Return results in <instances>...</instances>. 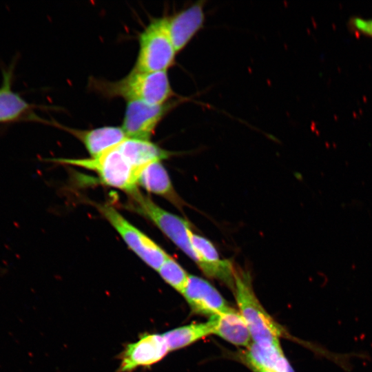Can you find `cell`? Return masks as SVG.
Segmentation results:
<instances>
[{
    "label": "cell",
    "instance_id": "obj_1",
    "mask_svg": "<svg viewBox=\"0 0 372 372\" xmlns=\"http://www.w3.org/2000/svg\"><path fill=\"white\" fill-rule=\"evenodd\" d=\"M90 87L108 99L120 97L127 101H137L160 105L175 96L167 71L141 72L132 70L115 81L91 79Z\"/></svg>",
    "mask_w": 372,
    "mask_h": 372
},
{
    "label": "cell",
    "instance_id": "obj_2",
    "mask_svg": "<svg viewBox=\"0 0 372 372\" xmlns=\"http://www.w3.org/2000/svg\"><path fill=\"white\" fill-rule=\"evenodd\" d=\"M234 289L239 312L248 327L253 342L262 344H280L279 338L283 329L258 300L250 275L244 271L235 270Z\"/></svg>",
    "mask_w": 372,
    "mask_h": 372
},
{
    "label": "cell",
    "instance_id": "obj_3",
    "mask_svg": "<svg viewBox=\"0 0 372 372\" xmlns=\"http://www.w3.org/2000/svg\"><path fill=\"white\" fill-rule=\"evenodd\" d=\"M48 162L81 167L96 172L101 181L128 195L137 191V171L130 165L118 146L97 157L87 158H46Z\"/></svg>",
    "mask_w": 372,
    "mask_h": 372
},
{
    "label": "cell",
    "instance_id": "obj_4",
    "mask_svg": "<svg viewBox=\"0 0 372 372\" xmlns=\"http://www.w3.org/2000/svg\"><path fill=\"white\" fill-rule=\"evenodd\" d=\"M138 40L139 49L133 70L167 71L174 64L177 52L169 34L166 17L153 19L141 32Z\"/></svg>",
    "mask_w": 372,
    "mask_h": 372
},
{
    "label": "cell",
    "instance_id": "obj_5",
    "mask_svg": "<svg viewBox=\"0 0 372 372\" xmlns=\"http://www.w3.org/2000/svg\"><path fill=\"white\" fill-rule=\"evenodd\" d=\"M129 196L127 209L152 221L179 249L199 265V258L190 242L189 233L192 227L188 220L163 209L138 189Z\"/></svg>",
    "mask_w": 372,
    "mask_h": 372
},
{
    "label": "cell",
    "instance_id": "obj_6",
    "mask_svg": "<svg viewBox=\"0 0 372 372\" xmlns=\"http://www.w3.org/2000/svg\"><path fill=\"white\" fill-rule=\"evenodd\" d=\"M98 210L145 263L158 271L169 256L160 246L128 222L110 205H98Z\"/></svg>",
    "mask_w": 372,
    "mask_h": 372
},
{
    "label": "cell",
    "instance_id": "obj_7",
    "mask_svg": "<svg viewBox=\"0 0 372 372\" xmlns=\"http://www.w3.org/2000/svg\"><path fill=\"white\" fill-rule=\"evenodd\" d=\"M178 103L180 100H170L160 105L127 101L121 127L127 138L150 141L163 118Z\"/></svg>",
    "mask_w": 372,
    "mask_h": 372
},
{
    "label": "cell",
    "instance_id": "obj_8",
    "mask_svg": "<svg viewBox=\"0 0 372 372\" xmlns=\"http://www.w3.org/2000/svg\"><path fill=\"white\" fill-rule=\"evenodd\" d=\"M17 59L2 70L0 85V124L19 122H39L50 124L51 121L39 117L34 109L36 105L28 103L21 95L12 90Z\"/></svg>",
    "mask_w": 372,
    "mask_h": 372
},
{
    "label": "cell",
    "instance_id": "obj_9",
    "mask_svg": "<svg viewBox=\"0 0 372 372\" xmlns=\"http://www.w3.org/2000/svg\"><path fill=\"white\" fill-rule=\"evenodd\" d=\"M169 352L163 334L144 333L134 342L127 344L120 355L118 372H132L140 367H149Z\"/></svg>",
    "mask_w": 372,
    "mask_h": 372
},
{
    "label": "cell",
    "instance_id": "obj_10",
    "mask_svg": "<svg viewBox=\"0 0 372 372\" xmlns=\"http://www.w3.org/2000/svg\"><path fill=\"white\" fill-rule=\"evenodd\" d=\"M183 295L196 314L211 318L230 309L218 291L208 281L197 276L189 275Z\"/></svg>",
    "mask_w": 372,
    "mask_h": 372
},
{
    "label": "cell",
    "instance_id": "obj_11",
    "mask_svg": "<svg viewBox=\"0 0 372 372\" xmlns=\"http://www.w3.org/2000/svg\"><path fill=\"white\" fill-rule=\"evenodd\" d=\"M199 1L167 18V26L176 52H180L202 28L205 21L204 5Z\"/></svg>",
    "mask_w": 372,
    "mask_h": 372
},
{
    "label": "cell",
    "instance_id": "obj_12",
    "mask_svg": "<svg viewBox=\"0 0 372 372\" xmlns=\"http://www.w3.org/2000/svg\"><path fill=\"white\" fill-rule=\"evenodd\" d=\"M52 125L68 132L80 141L93 158L116 147L127 138L121 126H103L90 130H79L65 127L55 122H52Z\"/></svg>",
    "mask_w": 372,
    "mask_h": 372
},
{
    "label": "cell",
    "instance_id": "obj_13",
    "mask_svg": "<svg viewBox=\"0 0 372 372\" xmlns=\"http://www.w3.org/2000/svg\"><path fill=\"white\" fill-rule=\"evenodd\" d=\"M136 180L137 186L163 197L183 210L185 202L175 191L169 174L161 161L150 163L138 169Z\"/></svg>",
    "mask_w": 372,
    "mask_h": 372
},
{
    "label": "cell",
    "instance_id": "obj_14",
    "mask_svg": "<svg viewBox=\"0 0 372 372\" xmlns=\"http://www.w3.org/2000/svg\"><path fill=\"white\" fill-rule=\"evenodd\" d=\"M209 320L213 324V334L234 345L248 347L253 341L244 318L232 308Z\"/></svg>",
    "mask_w": 372,
    "mask_h": 372
},
{
    "label": "cell",
    "instance_id": "obj_15",
    "mask_svg": "<svg viewBox=\"0 0 372 372\" xmlns=\"http://www.w3.org/2000/svg\"><path fill=\"white\" fill-rule=\"evenodd\" d=\"M245 359L255 372H284L289 364L280 344L253 342L247 347Z\"/></svg>",
    "mask_w": 372,
    "mask_h": 372
},
{
    "label": "cell",
    "instance_id": "obj_16",
    "mask_svg": "<svg viewBox=\"0 0 372 372\" xmlns=\"http://www.w3.org/2000/svg\"><path fill=\"white\" fill-rule=\"evenodd\" d=\"M118 147L136 171L150 163L169 158L175 154L150 141L130 138L123 141Z\"/></svg>",
    "mask_w": 372,
    "mask_h": 372
},
{
    "label": "cell",
    "instance_id": "obj_17",
    "mask_svg": "<svg viewBox=\"0 0 372 372\" xmlns=\"http://www.w3.org/2000/svg\"><path fill=\"white\" fill-rule=\"evenodd\" d=\"M211 334H213V324L210 320L179 327L163 333L169 351L186 347Z\"/></svg>",
    "mask_w": 372,
    "mask_h": 372
},
{
    "label": "cell",
    "instance_id": "obj_18",
    "mask_svg": "<svg viewBox=\"0 0 372 372\" xmlns=\"http://www.w3.org/2000/svg\"><path fill=\"white\" fill-rule=\"evenodd\" d=\"M158 272L166 283L183 294L189 275L174 258L169 255Z\"/></svg>",
    "mask_w": 372,
    "mask_h": 372
},
{
    "label": "cell",
    "instance_id": "obj_19",
    "mask_svg": "<svg viewBox=\"0 0 372 372\" xmlns=\"http://www.w3.org/2000/svg\"><path fill=\"white\" fill-rule=\"evenodd\" d=\"M353 24L360 32L372 37V19L356 18L353 20Z\"/></svg>",
    "mask_w": 372,
    "mask_h": 372
},
{
    "label": "cell",
    "instance_id": "obj_20",
    "mask_svg": "<svg viewBox=\"0 0 372 372\" xmlns=\"http://www.w3.org/2000/svg\"><path fill=\"white\" fill-rule=\"evenodd\" d=\"M284 372H295L289 364Z\"/></svg>",
    "mask_w": 372,
    "mask_h": 372
},
{
    "label": "cell",
    "instance_id": "obj_21",
    "mask_svg": "<svg viewBox=\"0 0 372 372\" xmlns=\"http://www.w3.org/2000/svg\"><path fill=\"white\" fill-rule=\"evenodd\" d=\"M262 372H265V371H262Z\"/></svg>",
    "mask_w": 372,
    "mask_h": 372
}]
</instances>
